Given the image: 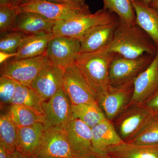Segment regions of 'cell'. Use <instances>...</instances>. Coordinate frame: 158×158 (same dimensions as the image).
<instances>
[{
    "label": "cell",
    "mask_w": 158,
    "mask_h": 158,
    "mask_svg": "<svg viewBox=\"0 0 158 158\" xmlns=\"http://www.w3.org/2000/svg\"><path fill=\"white\" fill-rule=\"evenodd\" d=\"M127 143L144 145L158 144V116L153 117L138 135Z\"/></svg>",
    "instance_id": "28"
},
{
    "label": "cell",
    "mask_w": 158,
    "mask_h": 158,
    "mask_svg": "<svg viewBox=\"0 0 158 158\" xmlns=\"http://www.w3.org/2000/svg\"><path fill=\"white\" fill-rule=\"evenodd\" d=\"M142 104L150 109L155 116H158V89Z\"/></svg>",
    "instance_id": "33"
},
{
    "label": "cell",
    "mask_w": 158,
    "mask_h": 158,
    "mask_svg": "<svg viewBox=\"0 0 158 158\" xmlns=\"http://www.w3.org/2000/svg\"><path fill=\"white\" fill-rule=\"evenodd\" d=\"M51 64L45 54L32 58H11L1 65V76L10 78L19 84L30 87L41 71Z\"/></svg>",
    "instance_id": "5"
},
{
    "label": "cell",
    "mask_w": 158,
    "mask_h": 158,
    "mask_svg": "<svg viewBox=\"0 0 158 158\" xmlns=\"http://www.w3.org/2000/svg\"><path fill=\"white\" fill-rule=\"evenodd\" d=\"M75 153L92 149L91 128L78 118H73L63 127Z\"/></svg>",
    "instance_id": "18"
},
{
    "label": "cell",
    "mask_w": 158,
    "mask_h": 158,
    "mask_svg": "<svg viewBox=\"0 0 158 158\" xmlns=\"http://www.w3.org/2000/svg\"><path fill=\"white\" fill-rule=\"evenodd\" d=\"M19 14L17 8L9 4L0 5V33L12 31Z\"/></svg>",
    "instance_id": "30"
},
{
    "label": "cell",
    "mask_w": 158,
    "mask_h": 158,
    "mask_svg": "<svg viewBox=\"0 0 158 158\" xmlns=\"http://www.w3.org/2000/svg\"><path fill=\"white\" fill-rule=\"evenodd\" d=\"M19 83L9 77H0V100L1 109L10 105L14 97Z\"/></svg>",
    "instance_id": "31"
},
{
    "label": "cell",
    "mask_w": 158,
    "mask_h": 158,
    "mask_svg": "<svg viewBox=\"0 0 158 158\" xmlns=\"http://www.w3.org/2000/svg\"><path fill=\"white\" fill-rule=\"evenodd\" d=\"M155 116L145 105H135L128 108L113 123L120 138L129 143Z\"/></svg>",
    "instance_id": "6"
},
{
    "label": "cell",
    "mask_w": 158,
    "mask_h": 158,
    "mask_svg": "<svg viewBox=\"0 0 158 158\" xmlns=\"http://www.w3.org/2000/svg\"><path fill=\"white\" fill-rule=\"evenodd\" d=\"M27 34L18 31H11L1 34L0 52L15 54L23 38Z\"/></svg>",
    "instance_id": "29"
},
{
    "label": "cell",
    "mask_w": 158,
    "mask_h": 158,
    "mask_svg": "<svg viewBox=\"0 0 158 158\" xmlns=\"http://www.w3.org/2000/svg\"><path fill=\"white\" fill-rule=\"evenodd\" d=\"M30 0H10L9 4L13 8H17L18 6L27 2Z\"/></svg>",
    "instance_id": "36"
},
{
    "label": "cell",
    "mask_w": 158,
    "mask_h": 158,
    "mask_svg": "<svg viewBox=\"0 0 158 158\" xmlns=\"http://www.w3.org/2000/svg\"><path fill=\"white\" fill-rule=\"evenodd\" d=\"M118 19L96 26L84 34L80 39V54L93 52L109 45L113 39Z\"/></svg>",
    "instance_id": "16"
},
{
    "label": "cell",
    "mask_w": 158,
    "mask_h": 158,
    "mask_svg": "<svg viewBox=\"0 0 158 158\" xmlns=\"http://www.w3.org/2000/svg\"><path fill=\"white\" fill-rule=\"evenodd\" d=\"M42 145L35 158H76L63 127L46 126Z\"/></svg>",
    "instance_id": "9"
},
{
    "label": "cell",
    "mask_w": 158,
    "mask_h": 158,
    "mask_svg": "<svg viewBox=\"0 0 158 158\" xmlns=\"http://www.w3.org/2000/svg\"><path fill=\"white\" fill-rule=\"evenodd\" d=\"M132 3L136 23L151 38L158 49V9L135 0Z\"/></svg>",
    "instance_id": "19"
},
{
    "label": "cell",
    "mask_w": 158,
    "mask_h": 158,
    "mask_svg": "<svg viewBox=\"0 0 158 158\" xmlns=\"http://www.w3.org/2000/svg\"><path fill=\"white\" fill-rule=\"evenodd\" d=\"M118 17L115 13L102 8L94 13L71 19L56 21L52 32L55 37L65 36L80 40L90 29L111 22Z\"/></svg>",
    "instance_id": "4"
},
{
    "label": "cell",
    "mask_w": 158,
    "mask_h": 158,
    "mask_svg": "<svg viewBox=\"0 0 158 158\" xmlns=\"http://www.w3.org/2000/svg\"><path fill=\"white\" fill-rule=\"evenodd\" d=\"M17 9L19 13L34 12L55 21L71 19L91 13L86 0H66L62 2L30 0Z\"/></svg>",
    "instance_id": "3"
},
{
    "label": "cell",
    "mask_w": 158,
    "mask_h": 158,
    "mask_svg": "<svg viewBox=\"0 0 158 158\" xmlns=\"http://www.w3.org/2000/svg\"><path fill=\"white\" fill-rule=\"evenodd\" d=\"M45 127L42 123L19 127L16 151L23 158H35L42 145Z\"/></svg>",
    "instance_id": "15"
},
{
    "label": "cell",
    "mask_w": 158,
    "mask_h": 158,
    "mask_svg": "<svg viewBox=\"0 0 158 158\" xmlns=\"http://www.w3.org/2000/svg\"><path fill=\"white\" fill-rule=\"evenodd\" d=\"M134 81L112 86L98 98L99 106L108 120L113 122L128 108L132 97Z\"/></svg>",
    "instance_id": "8"
},
{
    "label": "cell",
    "mask_w": 158,
    "mask_h": 158,
    "mask_svg": "<svg viewBox=\"0 0 158 158\" xmlns=\"http://www.w3.org/2000/svg\"><path fill=\"white\" fill-rule=\"evenodd\" d=\"M56 21L34 12L19 13L12 31H20L27 35L52 32Z\"/></svg>",
    "instance_id": "20"
},
{
    "label": "cell",
    "mask_w": 158,
    "mask_h": 158,
    "mask_svg": "<svg viewBox=\"0 0 158 158\" xmlns=\"http://www.w3.org/2000/svg\"><path fill=\"white\" fill-rule=\"evenodd\" d=\"M117 55L101 49L93 52L79 54L76 60L75 64L97 98L112 87L110 66Z\"/></svg>",
    "instance_id": "2"
},
{
    "label": "cell",
    "mask_w": 158,
    "mask_h": 158,
    "mask_svg": "<svg viewBox=\"0 0 158 158\" xmlns=\"http://www.w3.org/2000/svg\"><path fill=\"white\" fill-rule=\"evenodd\" d=\"M76 158H113L107 153L97 152L93 149L86 150L77 153Z\"/></svg>",
    "instance_id": "32"
},
{
    "label": "cell",
    "mask_w": 158,
    "mask_h": 158,
    "mask_svg": "<svg viewBox=\"0 0 158 158\" xmlns=\"http://www.w3.org/2000/svg\"><path fill=\"white\" fill-rule=\"evenodd\" d=\"M54 37L52 32L27 35L23 40L14 59L32 58L45 54L49 43Z\"/></svg>",
    "instance_id": "21"
},
{
    "label": "cell",
    "mask_w": 158,
    "mask_h": 158,
    "mask_svg": "<svg viewBox=\"0 0 158 158\" xmlns=\"http://www.w3.org/2000/svg\"><path fill=\"white\" fill-rule=\"evenodd\" d=\"M158 89V49L150 65L134 81L133 95L129 107L144 103Z\"/></svg>",
    "instance_id": "14"
},
{
    "label": "cell",
    "mask_w": 158,
    "mask_h": 158,
    "mask_svg": "<svg viewBox=\"0 0 158 158\" xmlns=\"http://www.w3.org/2000/svg\"><path fill=\"white\" fill-rule=\"evenodd\" d=\"M106 153L113 158H158V144L138 145L124 142L108 148Z\"/></svg>",
    "instance_id": "22"
},
{
    "label": "cell",
    "mask_w": 158,
    "mask_h": 158,
    "mask_svg": "<svg viewBox=\"0 0 158 158\" xmlns=\"http://www.w3.org/2000/svg\"><path fill=\"white\" fill-rule=\"evenodd\" d=\"M80 49V40L65 36H54L49 43L45 55L53 65L65 69L74 64Z\"/></svg>",
    "instance_id": "11"
},
{
    "label": "cell",
    "mask_w": 158,
    "mask_h": 158,
    "mask_svg": "<svg viewBox=\"0 0 158 158\" xmlns=\"http://www.w3.org/2000/svg\"><path fill=\"white\" fill-rule=\"evenodd\" d=\"M18 127L8 113L1 114L0 142L12 152L16 151Z\"/></svg>",
    "instance_id": "26"
},
{
    "label": "cell",
    "mask_w": 158,
    "mask_h": 158,
    "mask_svg": "<svg viewBox=\"0 0 158 158\" xmlns=\"http://www.w3.org/2000/svg\"><path fill=\"white\" fill-rule=\"evenodd\" d=\"M135 1L144 3L146 5H150L151 3L152 2L153 0H135Z\"/></svg>",
    "instance_id": "38"
},
{
    "label": "cell",
    "mask_w": 158,
    "mask_h": 158,
    "mask_svg": "<svg viewBox=\"0 0 158 158\" xmlns=\"http://www.w3.org/2000/svg\"><path fill=\"white\" fill-rule=\"evenodd\" d=\"M15 54H9L0 52V64L1 65L15 56Z\"/></svg>",
    "instance_id": "35"
},
{
    "label": "cell",
    "mask_w": 158,
    "mask_h": 158,
    "mask_svg": "<svg viewBox=\"0 0 158 158\" xmlns=\"http://www.w3.org/2000/svg\"><path fill=\"white\" fill-rule=\"evenodd\" d=\"M65 69L51 64L44 67L31 83L30 88L43 102L46 101L63 88Z\"/></svg>",
    "instance_id": "13"
},
{
    "label": "cell",
    "mask_w": 158,
    "mask_h": 158,
    "mask_svg": "<svg viewBox=\"0 0 158 158\" xmlns=\"http://www.w3.org/2000/svg\"><path fill=\"white\" fill-rule=\"evenodd\" d=\"M13 158H23L21 156H20L18 153L17 152H16V153L14 157H13Z\"/></svg>",
    "instance_id": "41"
},
{
    "label": "cell",
    "mask_w": 158,
    "mask_h": 158,
    "mask_svg": "<svg viewBox=\"0 0 158 158\" xmlns=\"http://www.w3.org/2000/svg\"><path fill=\"white\" fill-rule=\"evenodd\" d=\"M91 131L92 149L97 152L106 153L108 148L125 142L107 118L91 128Z\"/></svg>",
    "instance_id": "17"
},
{
    "label": "cell",
    "mask_w": 158,
    "mask_h": 158,
    "mask_svg": "<svg viewBox=\"0 0 158 158\" xmlns=\"http://www.w3.org/2000/svg\"><path fill=\"white\" fill-rule=\"evenodd\" d=\"M43 1L52 2H65L66 0H43Z\"/></svg>",
    "instance_id": "40"
},
{
    "label": "cell",
    "mask_w": 158,
    "mask_h": 158,
    "mask_svg": "<svg viewBox=\"0 0 158 158\" xmlns=\"http://www.w3.org/2000/svg\"><path fill=\"white\" fill-rule=\"evenodd\" d=\"M102 49L128 59L156 55L158 50L151 38L136 23H128L118 17L113 39Z\"/></svg>",
    "instance_id": "1"
},
{
    "label": "cell",
    "mask_w": 158,
    "mask_h": 158,
    "mask_svg": "<svg viewBox=\"0 0 158 158\" xmlns=\"http://www.w3.org/2000/svg\"><path fill=\"white\" fill-rule=\"evenodd\" d=\"M62 89L72 105L97 102L96 94L86 81L75 63L65 69Z\"/></svg>",
    "instance_id": "10"
},
{
    "label": "cell",
    "mask_w": 158,
    "mask_h": 158,
    "mask_svg": "<svg viewBox=\"0 0 158 158\" xmlns=\"http://www.w3.org/2000/svg\"><path fill=\"white\" fill-rule=\"evenodd\" d=\"M150 6L158 9V0H153Z\"/></svg>",
    "instance_id": "37"
},
{
    "label": "cell",
    "mask_w": 158,
    "mask_h": 158,
    "mask_svg": "<svg viewBox=\"0 0 158 158\" xmlns=\"http://www.w3.org/2000/svg\"><path fill=\"white\" fill-rule=\"evenodd\" d=\"M103 9L116 14L128 23H135L136 15L130 0H102Z\"/></svg>",
    "instance_id": "27"
},
{
    "label": "cell",
    "mask_w": 158,
    "mask_h": 158,
    "mask_svg": "<svg viewBox=\"0 0 158 158\" xmlns=\"http://www.w3.org/2000/svg\"><path fill=\"white\" fill-rule=\"evenodd\" d=\"M156 55L145 54L135 59L116 55L110 66V80L112 86H118L135 80L150 65Z\"/></svg>",
    "instance_id": "7"
},
{
    "label": "cell",
    "mask_w": 158,
    "mask_h": 158,
    "mask_svg": "<svg viewBox=\"0 0 158 158\" xmlns=\"http://www.w3.org/2000/svg\"><path fill=\"white\" fill-rule=\"evenodd\" d=\"M10 0H0V5H8Z\"/></svg>",
    "instance_id": "39"
},
{
    "label": "cell",
    "mask_w": 158,
    "mask_h": 158,
    "mask_svg": "<svg viewBox=\"0 0 158 158\" xmlns=\"http://www.w3.org/2000/svg\"><path fill=\"white\" fill-rule=\"evenodd\" d=\"M130 1H131V2H132L133 0H130Z\"/></svg>",
    "instance_id": "42"
},
{
    "label": "cell",
    "mask_w": 158,
    "mask_h": 158,
    "mask_svg": "<svg viewBox=\"0 0 158 158\" xmlns=\"http://www.w3.org/2000/svg\"><path fill=\"white\" fill-rule=\"evenodd\" d=\"M42 102V100L33 89L25 85L18 84L10 105L24 106L33 110L38 115L44 116Z\"/></svg>",
    "instance_id": "24"
},
{
    "label": "cell",
    "mask_w": 158,
    "mask_h": 158,
    "mask_svg": "<svg viewBox=\"0 0 158 158\" xmlns=\"http://www.w3.org/2000/svg\"><path fill=\"white\" fill-rule=\"evenodd\" d=\"M42 106L46 126L63 127L73 118L72 104L63 89L48 100L43 102Z\"/></svg>",
    "instance_id": "12"
},
{
    "label": "cell",
    "mask_w": 158,
    "mask_h": 158,
    "mask_svg": "<svg viewBox=\"0 0 158 158\" xmlns=\"http://www.w3.org/2000/svg\"><path fill=\"white\" fill-rule=\"evenodd\" d=\"M16 152V151H9L2 143L0 142V158H13Z\"/></svg>",
    "instance_id": "34"
},
{
    "label": "cell",
    "mask_w": 158,
    "mask_h": 158,
    "mask_svg": "<svg viewBox=\"0 0 158 158\" xmlns=\"http://www.w3.org/2000/svg\"><path fill=\"white\" fill-rule=\"evenodd\" d=\"M73 118H78L92 128L106 119L98 102L72 105Z\"/></svg>",
    "instance_id": "23"
},
{
    "label": "cell",
    "mask_w": 158,
    "mask_h": 158,
    "mask_svg": "<svg viewBox=\"0 0 158 158\" xmlns=\"http://www.w3.org/2000/svg\"><path fill=\"white\" fill-rule=\"evenodd\" d=\"M7 113L18 127L31 126L37 123L46 124L45 116L31 109L19 105H10Z\"/></svg>",
    "instance_id": "25"
}]
</instances>
